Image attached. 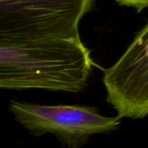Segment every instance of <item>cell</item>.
I'll list each match as a JSON object with an SVG mask.
<instances>
[{
    "instance_id": "6da1fadb",
    "label": "cell",
    "mask_w": 148,
    "mask_h": 148,
    "mask_svg": "<svg viewBox=\"0 0 148 148\" xmlns=\"http://www.w3.org/2000/svg\"><path fill=\"white\" fill-rule=\"evenodd\" d=\"M94 65L81 37L0 45V88L79 93Z\"/></svg>"
},
{
    "instance_id": "277c9868",
    "label": "cell",
    "mask_w": 148,
    "mask_h": 148,
    "mask_svg": "<svg viewBox=\"0 0 148 148\" xmlns=\"http://www.w3.org/2000/svg\"><path fill=\"white\" fill-rule=\"evenodd\" d=\"M107 101L117 117L142 120L148 114V23L121 58L104 70Z\"/></svg>"
},
{
    "instance_id": "5b68a950",
    "label": "cell",
    "mask_w": 148,
    "mask_h": 148,
    "mask_svg": "<svg viewBox=\"0 0 148 148\" xmlns=\"http://www.w3.org/2000/svg\"><path fill=\"white\" fill-rule=\"evenodd\" d=\"M117 3L121 6L132 7L136 10L138 13L147 8L148 0H116Z\"/></svg>"
},
{
    "instance_id": "3957f363",
    "label": "cell",
    "mask_w": 148,
    "mask_h": 148,
    "mask_svg": "<svg viewBox=\"0 0 148 148\" xmlns=\"http://www.w3.org/2000/svg\"><path fill=\"white\" fill-rule=\"evenodd\" d=\"M16 121L32 135L49 133L70 148H81L95 134H108L121 125L119 117H106L95 107L39 105L11 101Z\"/></svg>"
},
{
    "instance_id": "7a4b0ae2",
    "label": "cell",
    "mask_w": 148,
    "mask_h": 148,
    "mask_svg": "<svg viewBox=\"0 0 148 148\" xmlns=\"http://www.w3.org/2000/svg\"><path fill=\"white\" fill-rule=\"evenodd\" d=\"M94 0H0V45L80 38Z\"/></svg>"
}]
</instances>
